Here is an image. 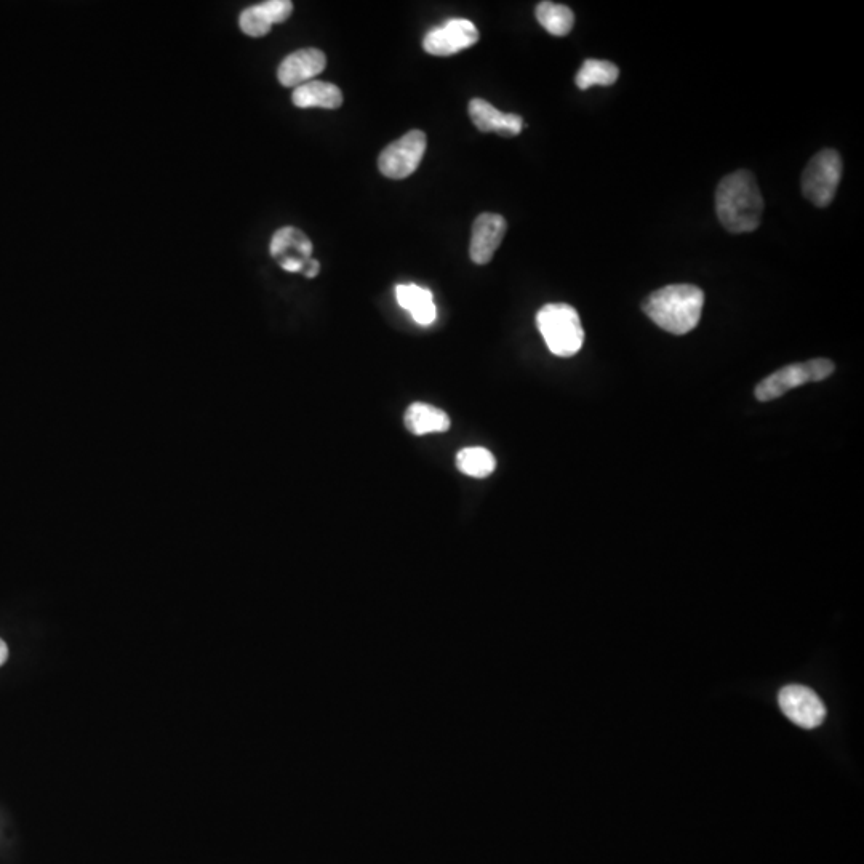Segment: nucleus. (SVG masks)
Returning a JSON list of instances; mask_svg holds the SVG:
<instances>
[{"mask_svg":"<svg viewBox=\"0 0 864 864\" xmlns=\"http://www.w3.org/2000/svg\"><path fill=\"white\" fill-rule=\"evenodd\" d=\"M842 178V159L834 149H823L812 157L802 175V192L816 207H828Z\"/></svg>","mask_w":864,"mask_h":864,"instance_id":"20e7f679","label":"nucleus"},{"mask_svg":"<svg viewBox=\"0 0 864 864\" xmlns=\"http://www.w3.org/2000/svg\"><path fill=\"white\" fill-rule=\"evenodd\" d=\"M508 223L498 213H482L472 224L469 256L476 264H488L503 242Z\"/></svg>","mask_w":864,"mask_h":864,"instance_id":"9d476101","label":"nucleus"},{"mask_svg":"<svg viewBox=\"0 0 864 864\" xmlns=\"http://www.w3.org/2000/svg\"><path fill=\"white\" fill-rule=\"evenodd\" d=\"M426 144L428 140L421 130L405 133L400 140L389 144L388 148L381 152L378 159L380 172L391 180H404L420 167Z\"/></svg>","mask_w":864,"mask_h":864,"instance_id":"0eeeda50","label":"nucleus"},{"mask_svg":"<svg viewBox=\"0 0 864 864\" xmlns=\"http://www.w3.org/2000/svg\"><path fill=\"white\" fill-rule=\"evenodd\" d=\"M293 13L290 0H268L240 13L239 26L250 37H263L274 24L284 23Z\"/></svg>","mask_w":864,"mask_h":864,"instance_id":"f8f14e48","label":"nucleus"},{"mask_svg":"<svg viewBox=\"0 0 864 864\" xmlns=\"http://www.w3.org/2000/svg\"><path fill=\"white\" fill-rule=\"evenodd\" d=\"M536 325L554 356H575L583 346V325L578 312L570 304H546L536 314Z\"/></svg>","mask_w":864,"mask_h":864,"instance_id":"7ed1b4c3","label":"nucleus"},{"mask_svg":"<svg viewBox=\"0 0 864 864\" xmlns=\"http://www.w3.org/2000/svg\"><path fill=\"white\" fill-rule=\"evenodd\" d=\"M535 13L538 23L552 36H567L575 24V15L567 5L540 2L536 5Z\"/></svg>","mask_w":864,"mask_h":864,"instance_id":"a211bd4d","label":"nucleus"},{"mask_svg":"<svg viewBox=\"0 0 864 864\" xmlns=\"http://www.w3.org/2000/svg\"><path fill=\"white\" fill-rule=\"evenodd\" d=\"M778 704L784 716L802 728H816L823 724L826 708L820 696L804 685H788L778 693Z\"/></svg>","mask_w":864,"mask_h":864,"instance_id":"6e6552de","label":"nucleus"},{"mask_svg":"<svg viewBox=\"0 0 864 864\" xmlns=\"http://www.w3.org/2000/svg\"><path fill=\"white\" fill-rule=\"evenodd\" d=\"M716 212L722 226L733 234L759 228L764 199L751 172L738 170L720 181L716 191Z\"/></svg>","mask_w":864,"mask_h":864,"instance_id":"f257e3e1","label":"nucleus"},{"mask_svg":"<svg viewBox=\"0 0 864 864\" xmlns=\"http://www.w3.org/2000/svg\"><path fill=\"white\" fill-rule=\"evenodd\" d=\"M405 428L415 436H426V434H440L450 429V418L447 413L434 405L416 402L410 405L405 412Z\"/></svg>","mask_w":864,"mask_h":864,"instance_id":"2eb2a0df","label":"nucleus"},{"mask_svg":"<svg viewBox=\"0 0 864 864\" xmlns=\"http://www.w3.org/2000/svg\"><path fill=\"white\" fill-rule=\"evenodd\" d=\"M479 40L476 24L453 18L440 28L431 29L423 40L424 52L432 56H452L471 48Z\"/></svg>","mask_w":864,"mask_h":864,"instance_id":"1a4fd4ad","label":"nucleus"},{"mask_svg":"<svg viewBox=\"0 0 864 864\" xmlns=\"http://www.w3.org/2000/svg\"><path fill=\"white\" fill-rule=\"evenodd\" d=\"M620 76V69L616 64L605 60H589L584 61L580 71L576 74V87L580 90H588V88L599 85V87H608L615 84Z\"/></svg>","mask_w":864,"mask_h":864,"instance_id":"6ab92c4d","label":"nucleus"},{"mask_svg":"<svg viewBox=\"0 0 864 864\" xmlns=\"http://www.w3.org/2000/svg\"><path fill=\"white\" fill-rule=\"evenodd\" d=\"M296 108L338 109L343 104V93L335 84L311 80L295 88L292 96Z\"/></svg>","mask_w":864,"mask_h":864,"instance_id":"dca6fc26","label":"nucleus"},{"mask_svg":"<svg viewBox=\"0 0 864 864\" xmlns=\"http://www.w3.org/2000/svg\"><path fill=\"white\" fill-rule=\"evenodd\" d=\"M832 372L834 364L828 359H813L802 364L786 365L757 384L756 397L760 402L775 400L791 389L826 380Z\"/></svg>","mask_w":864,"mask_h":864,"instance_id":"39448f33","label":"nucleus"},{"mask_svg":"<svg viewBox=\"0 0 864 864\" xmlns=\"http://www.w3.org/2000/svg\"><path fill=\"white\" fill-rule=\"evenodd\" d=\"M703 306V290L688 284L660 288L644 301L645 314L672 335L692 332L700 322Z\"/></svg>","mask_w":864,"mask_h":864,"instance_id":"f03ea898","label":"nucleus"},{"mask_svg":"<svg viewBox=\"0 0 864 864\" xmlns=\"http://www.w3.org/2000/svg\"><path fill=\"white\" fill-rule=\"evenodd\" d=\"M396 298L400 308L410 312L416 324L431 325L436 320L434 295L428 288L418 287L415 284L397 285Z\"/></svg>","mask_w":864,"mask_h":864,"instance_id":"4468645a","label":"nucleus"},{"mask_svg":"<svg viewBox=\"0 0 864 864\" xmlns=\"http://www.w3.org/2000/svg\"><path fill=\"white\" fill-rule=\"evenodd\" d=\"M456 468L464 476L485 479L496 469L495 456L484 447H466L456 455Z\"/></svg>","mask_w":864,"mask_h":864,"instance_id":"f3484780","label":"nucleus"},{"mask_svg":"<svg viewBox=\"0 0 864 864\" xmlns=\"http://www.w3.org/2000/svg\"><path fill=\"white\" fill-rule=\"evenodd\" d=\"M271 256L285 271L300 272L309 279L319 274V261L312 260L311 240L303 231L293 226L280 228L272 236Z\"/></svg>","mask_w":864,"mask_h":864,"instance_id":"423d86ee","label":"nucleus"},{"mask_svg":"<svg viewBox=\"0 0 864 864\" xmlns=\"http://www.w3.org/2000/svg\"><path fill=\"white\" fill-rule=\"evenodd\" d=\"M8 660V647L4 640L0 639V666Z\"/></svg>","mask_w":864,"mask_h":864,"instance_id":"aec40b11","label":"nucleus"},{"mask_svg":"<svg viewBox=\"0 0 864 864\" xmlns=\"http://www.w3.org/2000/svg\"><path fill=\"white\" fill-rule=\"evenodd\" d=\"M469 117L482 133H500L501 136H516L524 128V119L517 114H504L495 106L474 98L469 101Z\"/></svg>","mask_w":864,"mask_h":864,"instance_id":"ddd939ff","label":"nucleus"},{"mask_svg":"<svg viewBox=\"0 0 864 864\" xmlns=\"http://www.w3.org/2000/svg\"><path fill=\"white\" fill-rule=\"evenodd\" d=\"M325 64H327L325 53L317 48L296 50L280 63L277 79L284 87H300L319 76L320 72L324 71Z\"/></svg>","mask_w":864,"mask_h":864,"instance_id":"9b49d317","label":"nucleus"}]
</instances>
